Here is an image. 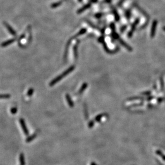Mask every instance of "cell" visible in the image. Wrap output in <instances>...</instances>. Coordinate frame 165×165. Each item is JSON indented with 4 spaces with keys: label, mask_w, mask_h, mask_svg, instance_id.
<instances>
[{
    "label": "cell",
    "mask_w": 165,
    "mask_h": 165,
    "mask_svg": "<svg viewBox=\"0 0 165 165\" xmlns=\"http://www.w3.org/2000/svg\"><path fill=\"white\" fill-rule=\"evenodd\" d=\"M157 21H154L153 22L152 28H151V37L153 38L155 35L156 28H157Z\"/></svg>",
    "instance_id": "4"
},
{
    "label": "cell",
    "mask_w": 165,
    "mask_h": 165,
    "mask_svg": "<svg viewBox=\"0 0 165 165\" xmlns=\"http://www.w3.org/2000/svg\"><path fill=\"white\" fill-rule=\"evenodd\" d=\"M125 17L127 19H129L131 17V12L129 10H128L125 11Z\"/></svg>",
    "instance_id": "15"
},
{
    "label": "cell",
    "mask_w": 165,
    "mask_h": 165,
    "mask_svg": "<svg viewBox=\"0 0 165 165\" xmlns=\"http://www.w3.org/2000/svg\"><path fill=\"white\" fill-rule=\"evenodd\" d=\"M139 21V19H137L135 21V22L134 23V24H132V27H131V30L130 31V32L128 33V37L129 38H130V37H132V35L133 34V33H134V32L135 31V30L136 28V26L138 24Z\"/></svg>",
    "instance_id": "3"
},
{
    "label": "cell",
    "mask_w": 165,
    "mask_h": 165,
    "mask_svg": "<svg viewBox=\"0 0 165 165\" xmlns=\"http://www.w3.org/2000/svg\"><path fill=\"white\" fill-rule=\"evenodd\" d=\"M17 109L16 107H13L11 108V112L12 114H15L17 113Z\"/></svg>",
    "instance_id": "18"
},
{
    "label": "cell",
    "mask_w": 165,
    "mask_h": 165,
    "mask_svg": "<svg viewBox=\"0 0 165 165\" xmlns=\"http://www.w3.org/2000/svg\"><path fill=\"white\" fill-rule=\"evenodd\" d=\"M91 3H89L86 4H85V6H84L83 7L80 8V9L77 11V13H82L83 12H84V11H85L86 9H89L91 7Z\"/></svg>",
    "instance_id": "6"
},
{
    "label": "cell",
    "mask_w": 165,
    "mask_h": 165,
    "mask_svg": "<svg viewBox=\"0 0 165 165\" xmlns=\"http://www.w3.org/2000/svg\"><path fill=\"white\" fill-rule=\"evenodd\" d=\"M66 98H67L68 103L69 105L70 106V107H73V106H74V103H73V102H72V101L71 99V98H70V97H69V96L68 94H67Z\"/></svg>",
    "instance_id": "11"
},
{
    "label": "cell",
    "mask_w": 165,
    "mask_h": 165,
    "mask_svg": "<svg viewBox=\"0 0 165 165\" xmlns=\"http://www.w3.org/2000/svg\"><path fill=\"white\" fill-rule=\"evenodd\" d=\"M78 2H82L83 0H78Z\"/></svg>",
    "instance_id": "23"
},
{
    "label": "cell",
    "mask_w": 165,
    "mask_h": 165,
    "mask_svg": "<svg viewBox=\"0 0 165 165\" xmlns=\"http://www.w3.org/2000/svg\"><path fill=\"white\" fill-rule=\"evenodd\" d=\"M103 116V115H99L98 116H97L96 118V120L97 121H99V119H100L101 117H102V116Z\"/></svg>",
    "instance_id": "21"
},
{
    "label": "cell",
    "mask_w": 165,
    "mask_h": 165,
    "mask_svg": "<svg viewBox=\"0 0 165 165\" xmlns=\"http://www.w3.org/2000/svg\"><path fill=\"white\" fill-rule=\"evenodd\" d=\"M102 16V13H97V14L95 15V17L97 18H100Z\"/></svg>",
    "instance_id": "20"
},
{
    "label": "cell",
    "mask_w": 165,
    "mask_h": 165,
    "mask_svg": "<svg viewBox=\"0 0 165 165\" xmlns=\"http://www.w3.org/2000/svg\"><path fill=\"white\" fill-rule=\"evenodd\" d=\"M19 160H20V164L21 165H25V158L24 155L23 153H21L19 156Z\"/></svg>",
    "instance_id": "9"
},
{
    "label": "cell",
    "mask_w": 165,
    "mask_h": 165,
    "mask_svg": "<svg viewBox=\"0 0 165 165\" xmlns=\"http://www.w3.org/2000/svg\"><path fill=\"white\" fill-rule=\"evenodd\" d=\"M4 25H5V26L6 28L8 29V31L11 34L13 35H16V31L13 30V29L11 28V26H10L6 22H4Z\"/></svg>",
    "instance_id": "5"
},
{
    "label": "cell",
    "mask_w": 165,
    "mask_h": 165,
    "mask_svg": "<svg viewBox=\"0 0 165 165\" xmlns=\"http://www.w3.org/2000/svg\"><path fill=\"white\" fill-rule=\"evenodd\" d=\"M37 134H35H35H34L33 135L30 136H29L28 138L26 139V142H27V143H29V142H32L35 138V137H37Z\"/></svg>",
    "instance_id": "8"
},
{
    "label": "cell",
    "mask_w": 165,
    "mask_h": 165,
    "mask_svg": "<svg viewBox=\"0 0 165 165\" xmlns=\"http://www.w3.org/2000/svg\"><path fill=\"white\" fill-rule=\"evenodd\" d=\"M10 97V95L8 94H0V99H8Z\"/></svg>",
    "instance_id": "14"
},
{
    "label": "cell",
    "mask_w": 165,
    "mask_h": 165,
    "mask_svg": "<svg viewBox=\"0 0 165 165\" xmlns=\"http://www.w3.org/2000/svg\"><path fill=\"white\" fill-rule=\"evenodd\" d=\"M33 92H34V90L33 89H29V90L28 91V96H31L33 94Z\"/></svg>",
    "instance_id": "17"
},
{
    "label": "cell",
    "mask_w": 165,
    "mask_h": 165,
    "mask_svg": "<svg viewBox=\"0 0 165 165\" xmlns=\"http://www.w3.org/2000/svg\"><path fill=\"white\" fill-rule=\"evenodd\" d=\"M86 30L85 28H83L80 32H79L76 35V36H78V35L83 34H84L86 32Z\"/></svg>",
    "instance_id": "16"
},
{
    "label": "cell",
    "mask_w": 165,
    "mask_h": 165,
    "mask_svg": "<svg viewBox=\"0 0 165 165\" xmlns=\"http://www.w3.org/2000/svg\"><path fill=\"white\" fill-rule=\"evenodd\" d=\"M86 86H87V84H84L83 86H82V88H81V89L80 90V93H81V92H83V91H84V89H85V88L86 87Z\"/></svg>",
    "instance_id": "19"
},
{
    "label": "cell",
    "mask_w": 165,
    "mask_h": 165,
    "mask_svg": "<svg viewBox=\"0 0 165 165\" xmlns=\"http://www.w3.org/2000/svg\"><path fill=\"white\" fill-rule=\"evenodd\" d=\"M62 4V1H60L58 2H56V3H54L53 4H51V8H56L58 7V6H60Z\"/></svg>",
    "instance_id": "10"
},
{
    "label": "cell",
    "mask_w": 165,
    "mask_h": 165,
    "mask_svg": "<svg viewBox=\"0 0 165 165\" xmlns=\"http://www.w3.org/2000/svg\"><path fill=\"white\" fill-rule=\"evenodd\" d=\"M119 42H120L121 44L123 46L125 47L126 48H127L129 51H132L131 48V47H130V46H129L128 45H126V44H125V43L123 41V40H122L121 39H119Z\"/></svg>",
    "instance_id": "12"
},
{
    "label": "cell",
    "mask_w": 165,
    "mask_h": 165,
    "mask_svg": "<svg viewBox=\"0 0 165 165\" xmlns=\"http://www.w3.org/2000/svg\"><path fill=\"white\" fill-rule=\"evenodd\" d=\"M20 123H21L22 128L23 130L25 135L26 136H28L29 134V132H28V128H27L26 127V124L25 123V121L23 119H20Z\"/></svg>",
    "instance_id": "2"
},
{
    "label": "cell",
    "mask_w": 165,
    "mask_h": 165,
    "mask_svg": "<svg viewBox=\"0 0 165 165\" xmlns=\"http://www.w3.org/2000/svg\"><path fill=\"white\" fill-rule=\"evenodd\" d=\"M97 2V0H91V3H96Z\"/></svg>",
    "instance_id": "22"
},
{
    "label": "cell",
    "mask_w": 165,
    "mask_h": 165,
    "mask_svg": "<svg viewBox=\"0 0 165 165\" xmlns=\"http://www.w3.org/2000/svg\"><path fill=\"white\" fill-rule=\"evenodd\" d=\"M15 41V38H12V39H11L7 40V41H6L3 42L2 44H1V46L2 47H6V46H8L9 45H10V44H12L13 42Z\"/></svg>",
    "instance_id": "7"
},
{
    "label": "cell",
    "mask_w": 165,
    "mask_h": 165,
    "mask_svg": "<svg viewBox=\"0 0 165 165\" xmlns=\"http://www.w3.org/2000/svg\"><path fill=\"white\" fill-rule=\"evenodd\" d=\"M113 13H114L115 21H119V16L118 14V12H117V11L115 9H114L113 10Z\"/></svg>",
    "instance_id": "13"
},
{
    "label": "cell",
    "mask_w": 165,
    "mask_h": 165,
    "mask_svg": "<svg viewBox=\"0 0 165 165\" xmlns=\"http://www.w3.org/2000/svg\"><path fill=\"white\" fill-rule=\"evenodd\" d=\"M74 68H75V67L74 66H72L71 67H70L69 69H68L67 70L65 71L62 74H61L60 76H57V77H56L54 80H52L50 83V86H53L55 85V84H56L58 82H59L60 80H61L63 77H64L65 76H66L69 73H70L71 72L73 71Z\"/></svg>",
    "instance_id": "1"
},
{
    "label": "cell",
    "mask_w": 165,
    "mask_h": 165,
    "mask_svg": "<svg viewBox=\"0 0 165 165\" xmlns=\"http://www.w3.org/2000/svg\"><path fill=\"white\" fill-rule=\"evenodd\" d=\"M163 29H164V31H165V26H164V28H163Z\"/></svg>",
    "instance_id": "24"
}]
</instances>
